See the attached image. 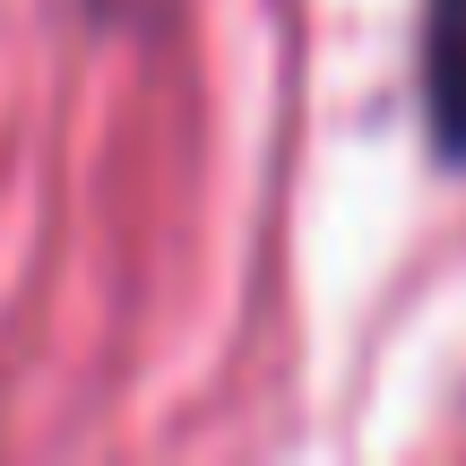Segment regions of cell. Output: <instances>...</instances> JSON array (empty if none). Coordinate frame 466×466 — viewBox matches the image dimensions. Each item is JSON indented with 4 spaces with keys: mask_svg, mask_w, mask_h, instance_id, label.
Masks as SVG:
<instances>
[{
    "mask_svg": "<svg viewBox=\"0 0 466 466\" xmlns=\"http://www.w3.org/2000/svg\"><path fill=\"white\" fill-rule=\"evenodd\" d=\"M423 121L432 147L466 165V0H423Z\"/></svg>",
    "mask_w": 466,
    "mask_h": 466,
    "instance_id": "obj_1",
    "label": "cell"
}]
</instances>
